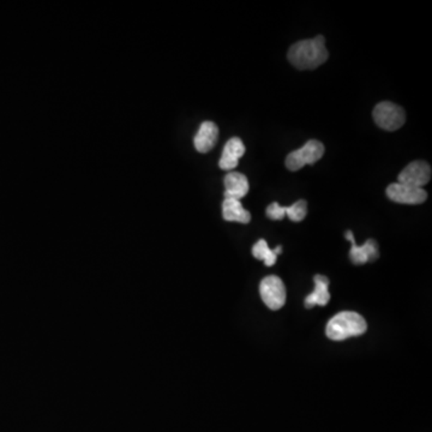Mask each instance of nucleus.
Segmentation results:
<instances>
[{
  "label": "nucleus",
  "mask_w": 432,
  "mask_h": 432,
  "mask_svg": "<svg viewBox=\"0 0 432 432\" xmlns=\"http://www.w3.org/2000/svg\"><path fill=\"white\" fill-rule=\"evenodd\" d=\"M329 52L322 35L293 43L288 51V60L298 70H314L326 63Z\"/></svg>",
  "instance_id": "nucleus-1"
},
{
  "label": "nucleus",
  "mask_w": 432,
  "mask_h": 432,
  "mask_svg": "<svg viewBox=\"0 0 432 432\" xmlns=\"http://www.w3.org/2000/svg\"><path fill=\"white\" fill-rule=\"evenodd\" d=\"M366 329L368 324L362 314L354 311H342L328 322L326 334L333 341H343L365 334Z\"/></svg>",
  "instance_id": "nucleus-2"
},
{
  "label": "nucleus",
  "mask_w": 432,
  "mask_h": 432,
  "mask_svg": "<svg viewBox=\"0 0 432 432\" xmlns=\"http://www.w3.org/2000/svg\"><path fill=\"white\" fill-rule=\"evenodd\" d=\"M323 155H324V146H323L322 142L310 140L307 142L305 146L288 154L285 164H286L287 169L292 172H295V171L302 169L304 166L314 165L322 159Z\"/></svg>",
  "instance_id": "nucleus-3"
},
{
  "label": "nucleus",
  "mask_w": 432,
  "mask_h": 432,
  "mask_svg": "<svg viewBox=\"0 0 432 432\" xmlns=\"http://www.w3.org/2000/svg\"><path fill=\"white\" fill-rule=\"evenodd\" d=\"M373 115L375 123L387 131L399 130L406 122L405 110L390 101H383L376 105Z\"/></svg>",
  "instance_id": "nucleus-4"
},
{
  "label": "nucleus",
  "mask_w": 432,
  "mask_h": 432,
  "mask_svg": "<svg viewBox=\"0 0 432 432\" xmlns=\"http://www.w3.org/2000/svg\"><path fill=\"white\" fill-rule=\"evenodd\" d=\"M259 295L264 304L273 311L280 310L286 302V287L279 276L264 278L259 285Z\"/></svg>",
  "instance_id": "nucleus-5"
},
{
  "label": "nucleus",
  "mask_w": 432,
  "mask_h": 432,
  "mask_svg": "<svg viewBox=\"0 0 432 432\" xmlns=\"http://www.w3.org/2000/svg\"><path fill=\"white\" fill-rule=\"evenodd\" d=\"M431 179V166L426 161H413L402 169L397 177V183L409 185L412 188L423 189Z\"/></svg>",
  "instance_id": "nucleus-6"
},
{
  "label": "nucleus",
  "mask_w": 432,
  "mask_h": 432,
  "mask_svg": "<svg viewBox=\"0 0 432 432\" xmlns=\"http://www.w3.org/2000/svg\"><path fill=\"white\" fill-rule=\"evenodd\" d=\"M387 196L400 205H421L428 198V193L424 189L394 183L387 188Z\"/></svg>",
  "instance_id": "nucleus-7"
},
{
  "label": "nucleus",
  "mask_w": 432,
  "mask_h": 432,
  "mask_svg": "<svg viewBox=\"0 0 432 432\" xmlns=\"http://www.w3.org/2000/svg\"><path fill=\"white\" fill-rule=\"evenodd\" d=\"M346 239L350 240L352 243V248L350 251V258L356 266H362L368 262H373L380 257L378 245L373 239L366 240L362 246H358L354 240L352 231H347L345 233Z\"/></svg>",
  "instance_id": "nucleus-8"
},
{
  "label": "nucleus",
  "mask_w": 432,
  "mask_h": 432,
  "mask_svg": "<svg viewBox=\"0 0 432 432\" xmlns=\"http://www.w3.org/2000/svg\"><path fill=\"white\" fill-rule=\"evenodd\" d=\"M217 138H219V127L215 123H202L198 132L193 140V144H195L197 152L203 154L208 153L215 147Z\"/></svg>",
  "instance_id": "nucleus-9"
},
{
  "label": "nucleus",
  "mask_w": 432,
  "mask_h": 432,
  "mask_svg": "<svg viewBox=\"0 0 432 432\" xmlns=\"http://www.w3.org/2000/svg\"><path fill=\"white\" fill-rule=\"evenodd\" d=\"M245 150L246 149H245L243 141L239 137H232L231 140H228L222 155H221L219 167L224 171H232L233 169H236L239 164L240 157L245 154Z\"/></svg>",
  "instance_id": "nucleus-10"
},
{
  "label": "nucleus",
  "mask_w": 432,
  "mask_h": 432,
  "mask_svg": "<svg viewBox=\"0 0 432 432\" xmlns=\"http://www.w3.org/2000/svg\"><path fill=\"white\" fill-rule=\"evenodd\" d=\"M224 198L240 200L249 193L248 178L239 172H229L224 177Z\"/></svg>",
  "instance_id": "nucleus-11"
},
{
  "label": "nucleus",
  "mask_w": 432,
  "mask_h": 432,
  "mask_svg": "<svg viewBox=\"0 0 432 432\" xmlns=\"http://www.w3.org/2000/svg\"><path fill=\"white\" fill-rule=\"evenodd\" d=\"M314 291L305 298V307L312 309L314 305L326 307L330 300L329 279L317 274L314 276Z\"/></svg>",
  "instance_id": "nucleus-12"
},
{
  "label": "nucleus",
  "mask_w": 432,
  "mask_h": 432,
  "mask_svg": "<svg viewBox=\"0 0 432 432\" xmlns=\"http://www.w3.org/2000/svg\"><path fill=\"white\" fill-rule=\"evenodd\" d=\"M222 215L226 221L249 224L251 221V214L244 208L240 200L234 198H224L222 203Z\"/></svg>",
  "instance_id": "nucleus-13"
},
{
  "label": "nucleus",
  "mask_w": 432,
  "mask_h": 432,
  "mask_svg": "<svg viewBox=\"0 0 432 432\" xmlns=\"http://www.w3.org/2000/svg\"><path fill=\"white\" fill-rule=\"evenodd\" d=\"M252 255L259 261H263L267 267H271L276 263L278 256L274 254L273 250L268 246V243L264 239H259L257 243L252 246Z\"/></svg>",
  "instance_id": "nucleus-14"
},
{
  "label": "nucleus",
  "mask_w": 432,
  "mask_h": 432,
  "mask_svg": "<svg viewBox=\"0 0 432 432\" xmlns=\"http://www.w3.org/2000/svg\"><path fill=\"white\" fill-rule=\"evenodd\" d=\"M285 214L295 222H300L304 220L307 214V200H300L295 202V205L285 207Z\"/></svg>",
  "instance_id": "nucleus-15"
},
{
  "label": "nucleus",
  "mask_w": 432,
  "mask_h": 432,
  "mask_svg": "<svg viewBox=\"0 0 432 432\" xmlns=\"http://www.w3.org/2000/svg\"><path fill=\"white\" fill-rule=\"evenodd\" d=\"M267 216L271 220H283L285 217V207L280 205L278 202H274L271 205H268Z\"/></svg>",
  "instance_id": "nucleus-16"
},
{
  "label": "nucleus",
  "mask_w": 432,
  "mask_h": 432,
  "mask_svg": "<svg viewBox=\"0 0 432 432\" xmlns=\"http://www.w3.org/2000/svg\"><path fill=\"white\" fill-rule=\"evenodd\" d=\"M273 251H274V254H275L276 256H279L280 254H281V252H283V248H281V246H276L275 249H274V250H273Z\"/></svg>",
  "instance_id": "nucleus-17"
}]
</instances>
